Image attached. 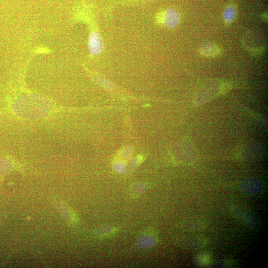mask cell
I'll list each match as a JSON object with an SVG mask.
<instances>
[{"label":"cell","instance_id":"cell-1","mask_svg":"<svg viewBox=\"0 0 268 268\" xmlns=\"http://www.w3.org/2000/svg\"><path fill=\"white\" fill-rule=\"evenodd\" d=\"M230 86L226 82L220 81H211L205 83L197 94L198 103H203L219 94H222L229 89Z\"/></svg>","mask_w":268,"mask_h":268},{"label":"cell","instance_id":"cell-2","mask_svg":"<svg viewBox=\"0 0 268 268\" xmlns=\"http://www.w3.org/2000/svg\"><path fill=\"white\" fill-rule=\"evenodd\" d=\"M158 19L167 27L174 28L178 24L180 17L178 12L173 8H169L158 14Z\"/></svg>","mask_w":268,"mask_h":268},{"label":"cell","instance_id":"cell-3","mask_svg":"<svg viewBox=\"0 0 268 268\" xmlns=\"http://www.w3.org/2000/svg\"><path fill=\"white\" fill-rule=\"evenodd\" d=\"M88 45L90 53L99 55L103 50V44L99 33L96 31L91 32L89 35Z\"/></svg>","mask_w":268,"mask_h":268},{"label":"cell","instance_id":"cell-4","mask_svg":"<svg viewBox=\"0 0 268 268\" xmlns=\"http://www.w3.org/2000/svg\"><path fill=\"white\" fill-rule=\"evenodd\" d=\"M208 243L206 238L201 236H189L185 238L184 241V246L186 248L192 249H199L205 246Z\"/></svg>","mask_w":268,"mask_h":268},{"label":"cell","instance_id":"cell-5","mask_svg":"<svg viewBox=\"0 0 268 268\" xmlns=\"http://www.w3.org/2000/svg\"><path fill=\"white\" fill-rule=\"evenodd\" d=\"M201 53L206 57H215L220 53L219 47L215 44L206 43L200 48Z\"/></svg>","mask_w":268,"mask_h":268},{"label":"cell","instance_id":"cell-6","mask_svg":"<svg viewBox=\"0 0 268 268\" xmlns=\"http://www.w3.org/2000/svg\"><path fill=\"white\" fill-rule=\"evenodd\" d=\"M186 226L187 231L196 232L205 229L206 224L200 220L190 219L186 223Z\"/></svg>","mask_w":268,"mask_h":268},{"label":"cell","instance_id":"cell-7","mask_svg":"<svg viewBox=\"0 0 268 268\" xmlns=\"http://www.w3.org/2000/svg\"><path fill=\"white\" fill-rule=\"evenodd\" d=\"M236 15V9L234 5L227 6L224 10L223 16L227 23L232 22Z\"/></svg>","mask_w":268,"mask_h":268}]
</instances>
